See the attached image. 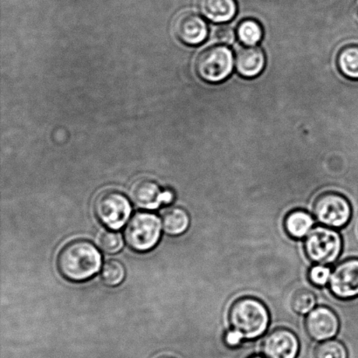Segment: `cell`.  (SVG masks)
Here are the masks:
<instances>
[{"mask_svg": "<svg viewBox=\"0 0 358 358\" xmlns=\"http://www.w3.org/2000/svg\"><path fill=\"white\" fill-rule=\"evenodd\" d=\"M57 265L59 273L66 280L76 282H84L99 271L101 255L90 242L73 241L59 252Z\"/></svg>", "mask_w": 358, "mask_h": 358, "instance_id": "obj_1", "label": "cell"}, {"mask_svg": "<svg viewBox=\"0 0 358 358\" xmlns=\"http://www.w3.org/2000/svg\"><path fill=\"white\" fill-rule=\"evenodd\" d=\"M270 322L268 308L254 297H243L231 305L229 322L245 340H255L265 334Z\"/></svg>", "mask_w": 358, "mask_h": 358, "instance_id": "obj_2", "label": "cell"}, {"mask_svg": "<svg viewBox=\"0 0 358 358\" xmlns=\"http://www.w3.org/2000/svg\"><path fill=\"white\" fill-rule=\"evenodd\" d=\"M234 64L231 49L226 45H215L200 52L195 61V71L203 82L216 84L231 76Z\"/></svg>", "mask_w": 358, "mask_h": 358, "instance_id": "obj_3", "label": "cell"}, {"mask_svg": "<svg viewBox=\"0 0 358 358\" xmlns=\"http://www.w3.org/2000/svg\"><path fill=\"white\" fill-rule=\"evenodd\" d=\"M342 248L341 235L328 227L313 228L304 241L308 258L319 265L332 264L339 257Z\"/></svg>", "mask_w": 358, "mask_h": 358, "instance_id": "obj_4", "label": "cell"}, {"mask_svg": "<svg viewBox=\"0 0 358 358\" xmlns=\"http://www.w3.org/2000/svg\"><path fill=\"white\" fill-rule=\"evenodd\" d=\"M124 236L129 247L135 251L150 250L155 247L161 236L159 217L150 213H136L126 227Z\"/></svg>", "mask_w": 358, "mask_h": 358, "instance_id": "obj_5", "label": "cell"}, {"mask_svg": "<svg viewBox=\"0 0 358 358\" xmlns=\"http://www.w3.org/2000/svg\"><path fill=\"white\" fill-rule=\"evenodd\" d=\"M98 220L112 230H118L127 222L131 205L122 193L108 189L100 193L94 202Z\"/></svg>", "mask_w": 358, "mask_h": 358, "instance_id": "obj_6", "label": "cell"}, {"mask_svg": "<svg viewBox=\"0 0 358 358\" xmlns=\"http://www.w3.org/2000/svg\"><path fill=\"white\" fill-rule=\"evenodd\" d=\"M314 215L325 227L342 228L352 217V206L349 200L339 193L325 192L315 200Z\"/></svg>", "mask_w": 358, "mask_h": 358, "instance_id": "obj_7", "label": "cell"}, {"mask_svg": "<svg viewBox=\"0 0 358 358\" xmlns=\"http://www.w3.org/2000/svg\"><path fill=\"white\" fill-rule=\"evenodd\" d=\"M329 290L341 300L358 296V259L352 258L340 262L331 273Z\"/></svg>", "mask_w": 358, "mask_h": 358, "instance_id": "obj_8", "label": "cell"}, {"mask_svg": "<svg viewBox=\"0 0 358 358\" xmlns=\"http://www.w3.org/2000/svg\"><path fill=\"white\" fill-rule=\"evenodd\" d=\"M338 315L328 307H317L308 313L305 320V329L310 338L317 342L331 340L339 329Z\"/></svg>", "mask_w": 358, "mask_h": 358, "instance_id": "obj_9", "label": "cell"}, {"mask_svg": "<svg viewBox=\"0 0 358 358\" xmlns=\"http://www.w3.org/2000/svg\"><path fill=\"white\" fill-rule=\"evenodd\" d=\"M300 342L294 332L277 329L263 340L262 352L266 358H296L299 353Z\"/></svg>", "mask_w": 358, "mask_h": 358, "instance_id": "obj_10", "label": "cell"}, {"mask_svg": "<svg viewBox=\"0 0 358 358\" xmlns=\"http://www.w3.org/2000/svg\"><path fill=\"white\" fill-rule=\"evenodd\" d=\"M173 27L178 40L192 47L202 44L208 36V26L205 20L192 12L179 14L175 19Z\"/></svg>", "mask_w": 358, "mask_h": 358, "instance_id": "obj_11", "label": "cell"}, {"mask_svg": "<svg viewBox=\"0 0 358 358\" xmlns=\"http://www.w3.org/2000/svg\"><path fill=\"white\" fill-rule=\"evenodd\" d=\"M129 196L136 206L143 209L153 210L163 203L173 201V194L171 192H163L155 181L150 179H140L132 185Z\"/></svg>", "mask_w": 358, "mask_h": 358, "instance_id": "obj_12", "label": "cell"}, {"mask_svg": "<svg viewBox=\"0 0 358 358\" xmlns=\"http://www.w3.org/2000/svg\"><path fill=\"white\" fill-rule=\"evenodd\" d=\"M266 55L261 48L242 47L235 55L234 63L238 75L244 78H255L261 75L266 66Z\"/></svg>", "mask_w": 358, "mask_h": 358, "instance_id": "obj_13", "label": "cell"}, {"mask_svg": "<svg viewBox=\"0 0 358 358\" xmlns=\"http://www.w3.org/2000/svg\"><path fill=\"white\" fill-rule=\"evenodd\" d=\"M199 13L213 23H227L238 12L237 0H196Z\"/></svg>", "mask_w": 358, "mask_h": 358, "instance_id": "obj_14", "label": "cell"}, {"mask_svg": "<svg viewBox=\"0 0 358 358\" xmlns=\"http://www.w3.org/2000/svg\"><path fill=\"white\" fill-rule=\"evenodd\" d=\"M314 224V217L303 210H293L287 214L284 221L287 234L296 240L307 237L310 231L313 229Z\"/></svg>", "mask_w": 358, "mask_h": 358, "instance_id": "obj_15", "label": "cell"}, {"mask_svg": "<svg viewBox=\"0 0 358 358\" xmlns=\"http://www.w3.org/2000/svg\"><path fill=\"white\" fill-rule=\"evenodd\" d=\"M336 66L346 78L358 80V45L349 44L340 49Z\"/></svg>", "mask_w": 358, "mask_h": 358, "instance_id": "obj_16", "label": "cell"}, {"mask_svg": "<svg viewBox=\"0 0 358 358\" xmlns=\"http://www.w3.org/2000/svg\"><path fill=\"white\" fill-rule=\"evenodd\" d=\"M163 227L166 233L173 236L184 234L189 226V217L185 210L173 207L163 214Z\"/></svg>", "mask_w": 358, "mask_h": 358, "instance_id": "obj_17", "label": "cell"}, {"mask_svg": "<svg viewBox=\"0 0 358 358\" xmlns=\"http://www.w3.org/2000/svg\"><path fill=\"white\" fill-rule=\"evenodd\" d=\"M236 34L242 44L252 47L262 40L263 28L258 20L245 19L238 24Z\"/></svg>", "mask_w": 358, "mask_h": 358, "instance_id": "obj_18", "label": "cell"}, {"mask_svg": "<svg viewBox=\"0 0 358 358\" xmlns=\"http://www.w3.org/2000/svg\"><path fill=\"white\" fill-rule=\"evenodd\" d=\"M125 275L124 266L115 259H110L105 263L101 273V280L110 287L118 286L124 282Z\"/></svg>", "mask_w": 358, "mask_h": 358, "instance_id": "obj_19", "label": "cell"}, {"mask_svg": "<svg viewBox=\"0 0 358 358\" xmlns=\"http://www.w3.org/2000/svg\"><path fill=\"white\" fill-rule=\"evenodd\" d=\"M346 347L338 340H327L319 343L315 350V358H348Z\"/></svg>", "mask_w": 358, "mask_h": 358, "instance_id": "obj_20", "label": "cell"}, {"mask_svg": "<svg viewBox=\"0 0 358 358\" xmlns=\"http://www.w3.org/2000/svg\"><path fill=\"white\" fill-rule=\"evenodd\" d=\"M317 298L312 291L305 289H298L291 300V306L296 313L307 315L314 310Z\"/></svg>", "mask_w": 358, "mask_h": 358, "instance_id": "obj_21", "label": "cell"}, {"mask_svg": "<svg viewBox=\"0 0 358 358\" xmlns=\"http://www.w3.org/2000/svg\"><path fill=\"white\" fill-rule=\"evenodd\" d=\"M97 244L107 254H117L124 247L120 234L115 231H103L98 235Z\"/></svg>", "mask_w": 358, "mask_h": 358, "instance_id": "obj_22", "label": "cell"}, {"mask_svg": "<svg viewBox=\"0 0 358 358\" xmlns=\"http://www.w3.org/2000/svg\"><path fill=\"white\" fill-rule=\"evenodd\" d=\"M331 270L324 265H317L310 269L308 277L310 282L317 287H324L329 282Z\"/></svg>", "mask_w": 358, "mask_h": 358, "instance_id": "obj_23", "label": "cell"}, {"mask_svg": "<svg viewBox=\"0 0 358 358\" xmlns=\"http://www.w3.org/2000/svg\"><path fill=\"white\" fill-rule=\"evenodd\" d=\"M236 35L233 28L227 26H221L215 31L217 41L224 45L233 44Z\"/></svg>", "mask_w": 358, "mask_h": 358, "instance_id": "obj_24", "label": "cell"}, {"mask_svg": "<svg viewBox=\"0 0 358 358\" xmlns=\"http://www.w3.org/2000/svg\"><path fill=\"white\" fill-rule=\"evenodd\" d=\"M242 340H244L243 336L240 332L234 331V329L228 331L226 336H224V342H226L227 346L231 347V348L240 345Z\"/></svg>", "mask_w": 358, "mask_h": 358, "instance_id": "obj_25", "label": "cell"}, {"mask_svg": "<svg viewBox=\"0 0 358 358\" xmlns=\"http://www.w3.org/2000/svg\"><path fill=\"white\" fill-rule=\"evenodd\" d=\"M248 358H266V357H265L264 356L255 355V356H252Z\"/></svg>", "mask_w": 358, "mask_h": 358, "instance_id": "obj_26", "label": "cell"}, {"mask_svg": "<svg viewBox=\"0 0 358 358\" xmlns=\"http://www.w3.org/2000/svg\"><path fill=\"white\" fill-rule=\"evenodd\" d=\"M157 358H174V357H167V356H162V357H157Z\"/></svg>", "mask_w": 358, "mask_h": 358, "instance_id": "obj_27", "label": "cell"}]
</instances>
